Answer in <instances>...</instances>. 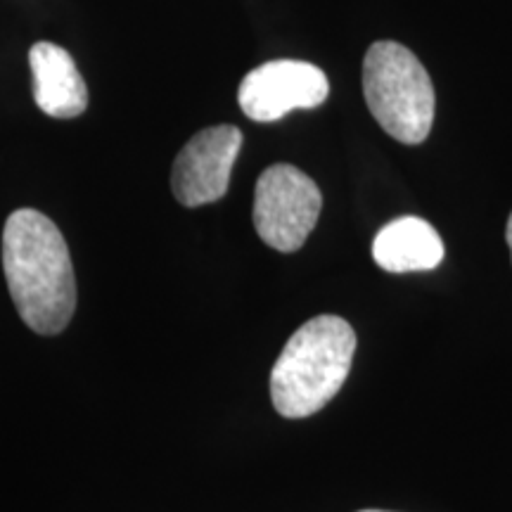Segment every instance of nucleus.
Returning <instances> with one entry per match:
<instances>
[{"mask_svg":"<svg viewBox=\"0 0 512 512\" xmlns=\"http://www.w3.org/2000/svg\"><path fill=\"white\" fill-rule=\"evenodd\" d=\"M330 95L320 67L302 60H273L249 72L240 83V110L252 121L271 124L294 110H313Z\"/></svg>","mask_w":512,"mask_h":512,"instance_id":"39448f33","label":"nucleus"},{"mask_svg":"<svg viewBox=\"0 0 512 512\" xmlns=\"http://www.w3.org/2000/svg\"><path fill=\"white\" fill-rule=\"evenodd\" d=\"M3 268L19 318L60 335L76 311V278L64 235L46 214L17 209L3 230Z\"/></svg>","mask_w":512,"mask_h":512,"instance_id":"f257e3e1","label":"nucleus"},{"mask_svg":"<svg viewBox=\"0 0 512 512\" xmlns=\"http://www.w3.org/2000/svg\"><path fill=\"white\" fill-rule=\"evenodd\" d=\"M363 95L389 136L403 145H420L434 124L437 95L427 69L396 41H377L363 60Z\"/></svg>","mask_w":512,"mask_h":512,"instance_id":"7ed1b4c3","label":"nucleus"},{"mask_svg":"<svg viewBox=\"0 0 512 512\" xmlns=\"http://www.w3.org/2000/svg\"><path fill=\"white\" fill-rule=\"evenodd\" d=\"M361 512H384V510H361Z\"/></svg>","mask_w":512,"mask_h":512,"instance_id":"9d476101","label":"nucleus"},{"mask_svg":"<svg viewBox=\"0 0 512 512\" xmlns=\"http://www.w3.org/2000/svg\"><path fill=\"white\" fill-rule=\"evenodd\" d=\"M34 76V100L55 119H74L86 112L88 88L72 55L55 43H36L29 53Z\"/></svg>","mask_w":512,"mask_h":512,"instance_id":"0eeeda50","label":"nucleus"},{"mask_svg":"<svg viewBox=\"0 0 512 512\" xmlns=\"http://www.w3.org/2000/svg\"><path fill=\"white\" fill-rule=\"evenodd\" d=\"M505 238H508V247H510V252H512V214H510V219H508V230H505Z\"/></svg>","mask_w":512,"mask_h":512,"instance_id":"1a4fd4ad","label":"nucleus"},{"mask_svg":"<svg viewBox=\"0 0 512 512\" xmlns=\"http://www.w3.org/2000/svg\"><path fill=\"white\" fill-rule=\"evenodd\" d=\"M323 195L304 171L273 164L259 176L254 190V228L268 247L292 254L304 247L316 228Z\"/></svg>","mask_w":512,"mask_h":512,"instance_id":"20e7f679","label":"nucleus"},{"mask_svg":"<svg viewBox=\"0 0 512 512\" xmlns=\"http://www.w3.org/2000/svg\"><path fill=\"white\" fill-rule=\"evenodd\" d=\"M240 147V128L228 124L204 128L190 138L171 171V190L176 200L190 209L219 202L228 192Z\"/></svg>","mask_w":512,"mask_h":512,"instance_id":"423d86ee","label":"nucleus"},{"mask_svg":"<svg viewBox=\"0 0 512 512\" xmlns=\"http://www.w3.org/2000/svg\"><path fill=\"white\" fill-rule=\"evenodd\" d=\"M444 242L425 219L401 216L387 223L373 242L375 264L387 273L432 271L444 261Z\"/></svg>","mask_w":512,"mask_h":512,"instance_id":"6e6552de","label":"nucleus"},{"mask_svg":"<svg viewBox=\"0 0 512 512\" xmlns=\"http://www.w3.org/2000/svg\"><path fill=\"white\" fill-rule=\"evenodd\" d=\"M356 332L339 316H316L287 339L271 370V399L283 418L323 411L347 382Z\"/></svg>","mask_w":512,"mask_h":512,"instance_id":"f03ea898","label":"nucleus"}]
</instances>
